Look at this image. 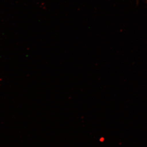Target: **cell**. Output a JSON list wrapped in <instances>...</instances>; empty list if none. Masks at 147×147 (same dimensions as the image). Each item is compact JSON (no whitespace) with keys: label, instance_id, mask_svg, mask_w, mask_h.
<instances>
[]
</instances>
